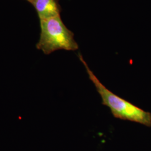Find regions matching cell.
<instances>
[{
	"label": "cell",
	"mask_w": 151,
	"mask_h": 151,
	"mask_svg": "<svg viewBox=\"0 0 151 151\" xmlns=\"http://www.w3.org/2000/svg\"><path fill=\"white\" fill-rule=\"evenodd\" d=\"M78 57L83 63L90 80L100 95L102 104L108 106L115 118L128 120L151 127V113L114 93L101 82L89 68L80 53Z\"/></svg>",
	"instance_id": "6da1fadb"
},
{
	"label": "cell",
	"mask_w": 151,
	"mask_h": 151,
	"mask_svg": "<svg viewBox=\"0 0 151 151\" xmlns=\"http://www.w3.org/2000/svg\"><path fill=\"white\" fill-rule=\"evenodd\" d=\"M40 35L36 47L44 54H51L58 50L75 51L78 49L73 33L66 27L60 15L40 20Z\"/></svg>",
	"instance_id": "7a4b0ae2"
},
{
	"label": "cell",
	"mask_w": 151,
	"mask_h": 151,
	"mask_svg": "<svg viewBox=\"0 0 151 151\" xmlns=\"http://www.w3.org/2000/svg\"><path fill=\"white\" fill-rule=\"evenodd\" d=\"M30 3L35 9L40 20L60 15L58 0H32Z\"/></svg>",
	"instance_id": "3957f363"
},
{
	"label": "cell",
	"mask_w": 151,
	"mask_h": 151,
	"mask_svg": "<svg viewBox=\"0 0 151 151\" xmlns=\"http://www.w3.org/2000/svg\"><path fill=\"white\" fill-rule=\"evenodd\" d=\"M27 1H28V2H31V1H32V0H27Z\"/></svg>",
	"instance_id": "277c9868"
}]
</instances>
